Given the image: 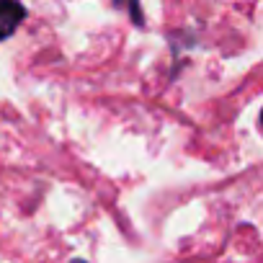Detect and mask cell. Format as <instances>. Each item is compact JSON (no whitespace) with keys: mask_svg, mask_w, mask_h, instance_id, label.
<instances>
[{"mask_svg":"<svg viewBox=\"0 0 263 263\" xmlns=\"http://www.w3.org/2000/svg\"><path fill=\"white\" fill-rule=\"evenodd\" d=\"M24 16H26V8L18 0H0V42L8 39L18 29Z\"/></svg>","mask_w":263,"mask_h":263,"instance_id":"cell-1","label":"cell"},{"mask_svg":"<svg viewBox=\"0 0 263 263\" xmlns=\"http://www.w3.org/2000/svg\"><path fill=\"white\" fill-rule=\"evenodd\" d=\"M114 6H116V8H124L135 26H145V13H142L140 0H114Z\"/></svg>","mask_w":263,"mask_h":263,"instance_id":"cell-2","label":"cell"},{"mask_svg":"<svg viewBox=\"0 0 263 263\" xmlns=\"http://www.w3.org/2000/svg\"><path fill=\"white\" fill-rule=\"evenodd\" d=\"M70 263H85V260H80V258H72V260H70Z\"/></svg>","mask_w":263,"mask_h":263,"instance_id":"cell-3","label":"cell"}]
</instances>
